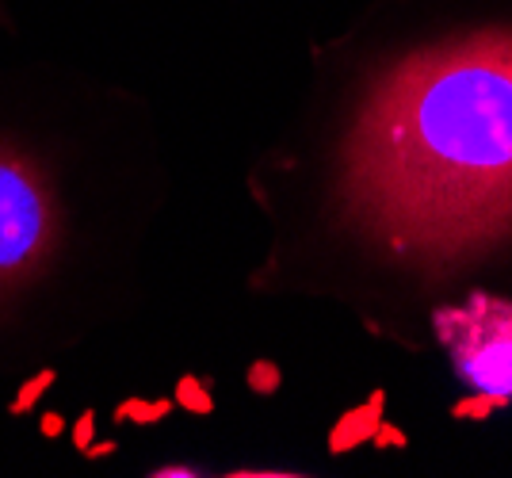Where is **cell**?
Returning <instances> with one entry per match:
<instances>
[{"mask_svg":"<svg viewBox=\"0 0 512 478\" xmlns=\"http://www.w3.org/2000/svg\"><path fill=\"white\" fill-rule=\"evenodd\" d=\"M153 475H172V478H188V475H199L195 467H161V471H153Z\"/></svg>","mask_w":512,"mask_h":478,"instance_id":"cell-10","label":"cell"},{"mask_svg":"<svg viewBox=\"0 0 512 478\" xmlns=\"http://www.w3.org/2000/svg\"><path fill=\"white\" fill-rule=\"evenodd\" d=\"M371 444H375V448H409L406 433H402V429H394V425H386V421L379 425V429H375Z\"/></svg>","mask_w":512,"mask_h":478,"instance_id":"cell-8","label":"cell"},{"mask_svg":"<svg viewBox=\"0 0 512 478\" xmlns=\"http://www.w3.org/2000/svg\"><path fill=\"white\" fill-rule=\"evenodd\" d=\"M512 406L509 394H493V391H470L467 398H459L455 406H451V417L455 421H490L497 410H505Z\"/></svg>","mask_w":512,"mask_h":478,"instance_id":"cell-4","label":"cell"},{"mask_svg":"<svg viewBox=\"0 0 512 478\" xmlns=\"http://www.w3.org/2000/svg\"><path fill=\"white\" fill-rule=\"evenodd\" d=\"M88 436H92V413H85L81 425H77V444H81V448L88 444Z\"/></svg>","mask_w":512,"mask_h":478,"instance_id":"cell-9","label":"cell"},{"mask_svg":"<svg viewBox=\"0 0 512 478\" xmlns=\"http://www.w3.org/2000/svg\"><path fill=\"white\" fill-rule=\"evenodd\" d=\"M432 333L470 391L512 398V299L470 291L463 303L432 310Z\"/></svg>","mask_w":512,"mask_h":478,"instance_id":"cell-2","label":"cell"},{"mask_svg":"<svg viewBox=\"0 0 512 478\" xmlns=\"http://www.w3.org/2000/svg\"><path fill=\"white\" fill-rule=\"evenodd\" d=\"M65 241V211L43 161L0 138V310L43 280Z\"/></svg>","mask_w":512,"mask_h":478,"instance_id":"cell-1","label":"cell"},{"mask_svg":"<svg viewBox=\"0 0 512 478\" xmlns=\"http://www.w3.org/2000/svg\"><path fill=\"white\" fill-rule=\"evenodd\" d=\"M176 402L192 413H211L214 410L207 383H203V379H195V375H184V379H180V387H176Z\"/></svg>","mask_w":512,"mask_h":478,"instance_id":"cell-5","label":"cell"},{"mask_svg":"<svg viewBox=\"0 0 512 478\" xmlns=\"http://www.w3.org/2000/svg\"><path fill=\"white\" fill-rule=\"evenodd\" d=\"M249 387L256 394H276L279 391V368L272 360H256L253 368H249Z\"/></svg>","mask_w":512,"mask_h":478,"instance_id":"cell-7","label":"cell"},{"mask_svg":"<svg viewBox=\"0 0 512 478\" xmlns=\"http://www.w3.org/2000/svg\"><path fill=\"white\" fill-rule=\"evenodd\" d=\"M383 402H386V394L375 391L367 398V406H356V410L344 413L341 421L333 425V433H329V452H333V456H344V452L367 444V440L375 436V429L383 425Z\"/></svg>","mask_w":512,"mask_h":478,"instance_id":"cell-3","label":"cell"},{"mask_svg":"<svg viewBox=\"0 0 512 478\" xmlns=\"http://www.w3.org/2000/svg\"><path fill=\"white\" fill-rule=\"evenodd\" d=\"M169 410H172V406L165 402V398H161V402H138V398H134V402H123V410L115 413V417H119V421H138V425H153V421H161V417H165Z\"/></svg>","mask_w":512,"mask_h":478,"instance_id":"cell-6","label":"cell"}]
</instances>
